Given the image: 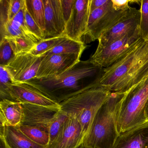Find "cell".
<instances>
[{"mask_svg":"<svg viewBox=\"0 0 148 148\" xmlns=\"http://www.w3.org/2000/svg\"><path fill=\"white\" fill-rule=\"evenodd\" d=\"M0 148H10L7 144L3 137L0 136Z\"/></svg>","mask_w":148,"mask_h":148,"instance_id":"d6a6232c","label":"cell"},{"mask_svg":"<svg viewBox=\"0 0 148 148\" xmlns=\"http://www.w3.org/2000/svg\"><path fill=\"white\" fill-rule=\"evenodd\" d=\"M86 46L83 41H78L66 38L53 49L42 55L57 54H76L81 56Z\"/></svg>","mask_w":148,"mask_h":148,"instance_id":"d6986e66","label":"cell"},{"mask_svg":"<svg viewBox=\"0 0 148 148\" xmlns=\"http://www.w3.org/2000/svg\"><path fill=\"white\" fill-rule=\"evenodd\" d=\"M142 39L138 27L108 45L97 47L90 59L95 64L100 67H110L125 55Z\"/></svg>","mask_w":148,"mask_h":148,"instance_id":"8992f818","label":"cell"},{"mask_svg":"<svg viewBox=\"0 0 148 148\" xmlns=\"http://www.w3.org/2000/svg\"><path fill=\"white\" fill-rule=\"evenodd\" d=\"M15 56L8 40L5 38L1 40L0 65H7Z\"/></svg>","mask_w":148,"mask_h":148,"instance_id":"484cf974","label":"cell"},{"mask_svg":"<svg viewBox=\"0 0 148 148\" xmlns=\"http://www.w3.org/2000/svg\"><path fill=\"white\" fill-rule=\"evenodd\" d=\"M130 8L125 11H116L112 7V0L90 13L87 32L85 35L90 41L98 40L101 35L112 27L128 12Z\"/></svg>","mask_w":148,"mask_h":148,"instance_id":"52a82bcc","label":"cell"},{"mask_svg":"<svg viewBox=\"0 0 148 148\" xmlns=\"http://www.w3.org/2000/svg\"><path fill=\"white\" fill-rule=\"evenodd\" d=\"M148 98V77L125 93L117 116V129L119 135L147 122L145 106Z\"/></svg>","mask_w":148,"mask_h":148,"instance_id":"5b68a950","label":"cell"},{"mask_svg":"<svg viewBox=\"0 0 148 148\" xmlns=\"http://www.w3.org/2000/svg\"><path fill=\"white\" fill-rule=\"evenodd\" d=\"M113 148H148V121L119 134Z\"/></svg>","mask_w":148,"mask_h":148,"instance_id":"2e32d148","label":"cell"},{"mask_svg":"<svg viewBox=\"0 0 148 148\" xmlns=\"http://www.w3.org/2000/svg\"><path fill=\"white\" fill-rule=\"evenodd\" d=\"M25 5V0H8L7 10L8 20L12 19Z\"/></svg>","mask_w":148,"mask_h":148,"instance_id":"f1b7e54d","label":"cell"},{"mask_svg":"<svg viewBox=\"0 0 148 148\" xmlns=\"http://www.w3.org/2000/svg\"><path fill=\"white\" fill-rule=\"evenodd\" d=\"M25 21L28 31L39 41L45 38L44 32L29 14L26 8L25 11Z\"/></svg>","mask_w":148,"mask_h":148,"instance_id":"83f0119b","label":"cell"},{"mask_svg":"<svg viewBox=\"0 0 148 148\" xmlns=\"http://www.w3.org/2000/svg\"><path fill=\"white\" fill-rule=\"evenodd\" d=\"M45 6V38L65 35L66 23L60 0H43Z\"/></svg>","mask_w":148,"mask_h":148,"instance_id":"9a60e30c","label":"cell"},{"mask_svg":"<svg viewBox=\"0 0 148 148\" xmlns=\"http://www.w3.org/2000/svg\"><path fill=\"white\" fill-rule=\"evenodd\" d=\"M3 137L10 148H45L33 142L22 132L18 126L6 125Z\"/></svg>","mask_w":148,"mask_h":148,"instance_id":"ac0fdd59","label":"cell"},{"mask_svg":"<svg viewBox=\"0 0 148 148\" xmlns=\"http://www.w3.org/2000/svg\"><path fill=\"white\" fill-rule=\"evenodd\" d=\"M21 104L23 116L20 125L37 127L49 133L51 125L61 108Z\"/></svg>","mask_w":148,"mask_h":148,"instance_id":"30bf717a","label":"cell"},{"mask_svg":"<svg viewBox=\"0 0 148 148\" xmlns=\"http://www.w3.org/2000/svg\"><path fill=\"white\" fill-rule=\"evenodd\" d=\"M84 140L80 123L75 116L69 115L58 136L45 148H78Z\"/></svg>","mask_w":148,"mask_h":148,"instance_id":"4fadbf2b","label":"cell"},{"mask_svg":"<svg viewBox=\"0 0 148 148\" xmlns=\"http://www.w3.org/2000/svg\"><path fill=\"white\" fill-rule=\"evenodd\" d=\"M111 92L107 88L99 84L60 104L61 111L67 115L75 116L80 123L84 139L97 112L109 97Z\"/></svg>","mask_w":148,"mask_h":148,"instance_id":"277c9868","label":"cell"},{"mask_svg":"<svg viewBox=\"0 0 148 148\" xmlns=\"http://www.w3.org/2000/svg\"><path fill=\"white\" fill-rule=\"evenodd\" d=\"M107 1L108 0H91L90 12H92L103 5L107 2Z\"/></svg>","mask_w":148,"mask_h":148,"instance_id":"1f68e13d","label":"cell"},{"mask_svg":"<svg viewBox=\"0 0 148 148\" xmlns=\"http://www.w3.org/2000/svg\"><path fill=\"white\" fill-rule=\"evenodd\" d=\"M25 7L29 14L45 34V6L43 0H25Z\"/></svg>","mask_w":148,"mask_h":148,"instance_id":"ffe728a7","label":"cell"},{"mask_svg":"<svg viewBox=\"0 0 148 148\" xmlns=\"http://www.w3.org/2000/svg\"><path fill=\"white\" fill-rule=\"evenodd\" d=\"M68 116L69 115L61 111V110L58 114L57 115L49 130L50 141L49 144L52 142L58 136V134L60 131L63 125L68 118Z\"/></svg>","mask_w":148,"mask_h":148,"instance_id":"4316f807","label":"cell"},{"mask_svg":"<svg viewBox=\"0 0 148 148\" xmlns=\"http://www.w3.org/2000/svg\"><path fill=\"white\" fill-rule=\"evenodd\" d=\"M131 1H118L112 0V7L116 11H125L130 7L129 4Z\"/></svg>","mask_w":148,"mask_h":148,"instance_id":"4dcf8cb0","label":"cell"},{"mask_svg":"<svg viewBox=\"0 0 148 148\" xmlns=\"http://www.w3.org/2000/svg\"><path fill=\"white\" fill-rule=\"evenodd\" d=\"M4 38L6 39L10 43L15 55L29 52L38 42L32 39L25 37H9Z\"/></svg>","mask_w":148,"mask_h":148,"instance_id":"603a6c76","label":"cell"},{"mask_svg":"<svg viewBox=\"0 0 148 148\" xmlns=\"http://www.w3.org/2000/svg\"><path fill=\"white\" fill-rule=\"evenodd\" d=\"M23 111L21 103L8 99L0 102L1 125L18 126L22 122Z\"/></svg>","mask_w":148,"mask_h":148,"instance_id":"e0dca14e","label":"cell"},{"mask_svg":"<svg viewBox=\"0 0 148 148\" xmlns=\"http://www.w3.org/2000/svg\"><path fill=\"white\" fill-rule=\"evenodd\" d=\"M42 56L25 53L16 55L5 67L14 84L27 82L36 77Z\"/></svg>","mask_w":148,"mask_h":148,"instance_id":"ba28073f","label":"cell"},{"mask_svg":"<svg viewBox=\"0 0 148 148\" xmlns=\"http://www.w3.org/2000/svg\"><path fill=\"white\" fill-rule=\"evenodd\" d=\"M145 115L146 120L147 121H148V98L146 103H145Z\"/></svg>","mask_w":148,"mask_h":148,"instance_id":"836d02e7","label":"cell"},{"mask_svg":"<svg viewBox=\"0 0 148 148\" xmlns=\"http://www.w3.org/2000/svg\"><path fill=\"white\" fill-rule=\"evenodd\" d=\"M60 1L64 19L66 23L71 17L75 0H60Z\"/></svg>","mask_w":148,"mask_h":148,"instance_id":"f546056e","label":"cell"},{"mask_svg":"<svg viewBox=\"0 0 148 148\" xmlns=\"http://www.w3.org/2000/svg\"><path fill=\"white\" fill-rule=\"evenodd\" d=\"M148 77V40L143 38L125 55L104 69L99 85L111 92L126 93Z\"/></svg>","mask_w":148,"mask_h":148,"instance_id":"7a4b0ae2","label":"cell"},{"mask_svg":"<svg viewBox=\"0 0 148 148\" xmlns=\"http://www.w3.org/2000/svg\"><path fill=\"white\" fill-rule=\"evenodd\" d=\"M12 79L5 66L0 65V97L1 100L8 99L12 100L8 93L12 85L14 84Z\"/></svg>","mask_w":148,"mask_h":148,"instance_id":"cb8c5ba5","label":"cell"},{"mask_svg":"<svg viewBox=\"0 0 148 148\" xmlns=\"http://www.w3.org/2000/svg\"><path fill=\"white\" fill-rule=\"evenodd\" d=\"M18 127L27 136L36 143L45 147L49 144V133L45 130L37 127L27 125H20Z\"/></svg>","mask_w":148,"mask_h":148,"instance_id":"44dd1931","label":"cell"},{"mask_svg":"<svg viewBox=\"0 0 148 148\" xmlns=\"http://www.w3.org/2000/svg\"><path fill=\"white\" fill-rule=\"evenodd\" d=\"M78 148H92L91 147H89V146H86L84 145H81Z\"/></svg>","mask_w":148,"mask_h":148,"instance_id":"e575fe53","label":"cell"},{"mask_svg":"<svg viewBox=\"0 0 148 148\" xmlns=\"http://www.w3.org/2000/svg\"><path fill=\"white\" fill-rule=\"evenodd\" d=\"M140 19L139 28L142 38L148 40V0L140 1Z\"/></svg>","mask_w":148,"mask_h":148,"instance_id":"d4e9b609","label":"cell"},{"mask_svg":"<svg viewBox=\"0 0 148 148\" xmlns=\"http://www.w3.org/2000/svg\"><path fill=\"white\" fill-rule=\"evenodd\" d=\"M104 69L95 64L90 59L85 61L80 60L59 75L44 78H34L27 82L60 104L99 84Z\"/></svg>","mask_w":148,"mask_h":148,"instance_id":"6da1fadb","label":"cell"},{"mask_svg":"<svg viewBox=\"0 0 148 148\" xmlns=\"http://www.w3.org/2000/svg\"><path fill=\"white\" fill-rule=\"evenodd\" d=\"M66 38L65 35H63L43 39L39 41L29 53L34 56H42L53 49Z\"/></svg>","mask_w":148,"mask_h":148,"instance_id":"7402d4cb","label":"cell"},{"mask_svg":"<svg viewBox=\"0 0 148 148\" xmlns=\"http://www.w3.org/2000/svg\"><path fill=\"white\" fill-rule=\"evenodd\" d=\"M8 93L12 101L21 103L61 108L60 104L27 82L12 85Z\"/></svg>","mask_w":148,"mask_h":148,"instance_id":"8fae6325","label":"cell"},{"mask_svg":"<svg viewBox=\"0 0 148 148\" xmlns=\"http://www.w3.org/2000/svg\"><path fill=\"white\" fill-rule=\"evenodd\" d=\"M140 10L130 8L126 14L99 39L97 47H104L124 37L139 27Z\"/></svg>","mask_w":148,"mask_h":148,"instance_id":"7c38bea8","label":"cell"},{"mask_svg":"<svg viewBox=\"0 0 148 148\" xmlns=\"http://www.w3.org/2000/svg\"><path fill=\"white\" fill-rule=\"evenodd\" d=\"M81 56L76 54H57L44 57L35 78H44L61 74L78 63Z\"/></svg>","mask_w":148,"mask_h":148,"instance_id":"5bb4252c","label":"cell"},{"mask_svg":"<svg viewBox=\"0 0 148 148\" xmlns=\"http://www.w3.org/2000/svg\"><path fill=\"white\" fill-rule=\"evenodd\" d=\"M125 93L111 92L97 112L82 145L92 148H113L119 136L117 116Z\"/></svg>","mask_w":148,"mask_h":148,"instance_id":"3957f363","label":"cell"},{"mask_svg":"<svg viewBox=\"0 0 148 148\" xmlns=\"http://www.w3.org/2000/svg\"><path fill=\"white\" fill-rule=\"evenodd\" d=\"M91 0H75L71 14L66 24L64 34L67 38L81 41L87 30Z\"/></svg>","mask_w":148,"mask_h":148,"instance_id":"9c48e42d","label":"cell"}]
</instances>
